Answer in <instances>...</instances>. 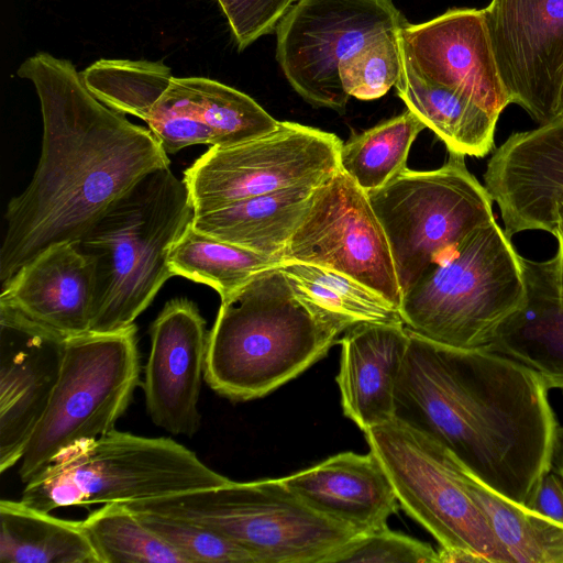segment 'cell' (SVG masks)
<instances>
[{
	"mask_svg": "<svg viewBox=\"0 0 563 563\" xmlns=\"http://www.w3.org/2000/svg\"><path fill=\"white\" fill-rule=\"evenodd\" d=\"M543 264L555 290L563 296V239H558L556 254L552 258L543 261Z\"/></svg>",
	"mask_w": 563,
	"mask_h": 563,
	"instance_id": "37",
	"label": "cell"
},
{
	"mask_svg": "<svg viewBox=\"0 0 563 563\" xmlns=\"http://www.w3.org/2000/svg\"><path fill=\"white\" fill-rule=\"evenodd\" d=\"M310 508L362 533L387 526L398 499L377 456L343 452L282 477Z\"/></svg>",
	"mask_w": 563,
	"mask_h": 563,
	"instance_id": "20",
	"label": "cell"
},
{
	"mask_svg": "<svg viewBox=\"0 0 563 563\" xmlns=\"http://www.w3.org/2000/svg\"><path fill=\"white\" fill-rule=\"evenodd\" d=\"M551 470L563 482V427H559L552 454Z\"/></svg>",
	"mask_w": 563,
	"mask_h": 563,
	"instance_id": "38",
	"label": "cell"
},
{
	"mask_svg": "<svg viewBox=\"0 0 563 563\" xmlns=\"http://www.w3.org/2000/svg\"><path fill=\"white\" fill-rule=\"evenodd\" d=\"M552 235L563 239V196L558 199L553 209V230Z\"/></svg>",
	"mask_w": 563,
	"mask_h": 563,
	"instance_id": "39",
	"label": "cell"
},
{
	"mask_svg": "<svg viewBox=\"0 0 563 563\" xmlns=\"http://www.w3.org/2000/svg\"><path fill=\"white\" fill-rule=\"evenodd\" d=\"M483 12L511 103L551 123L563 78V0H492Z\"/></svg>",
	"mask_w": 563,
	"mask_h": 563,
	"instance_id": "14",
	"label": "cell"
},
{
	"mask_svg": "<svg viewBox=\"0 0 563 563\" xmlns=\"http://www.w3.org/2000/svg\"><path fill=\"white\" fill-rule=\"evenodd\" d=\"M283 262L344 274L399 310L402 292L386 232L367 192L340 168L314 189Z\"/></svg>",
	"mask_w": 563,
	"mask_h": 563,
	"instance_id": "13",
	"label": "cell"
},
{
	"mask_svg": "<svg viewBox=\"0 0 563 563\" xmlns=\"http://www.w3.org/2000/svg\"><path fill=\"white\" fill-rule=\"evenodd\" d=\"M563 119V78L554 110V119L552 122Z\"/></svg>",
	"mask_w": 563,
	"mask_h": 563,
	"instance_id": "40",
	"label": "cell"
},
{
	"mask_svg": "<svg viewBox=\"0 0 563 563\" xmlns=\"http://www.w3.org/2000/svg\"><path fill=\"white\" fill-rule=\"evenodd\" d=\"M407 21L391 0H298L276 29V59L309 104L344 113L340 64Z\"/></svg>",
	"mask_w": 563,
	"mask_h": 563,
	"instance_id": "12",
	"label": "cell"
},
{
	"mask_svg": "<svg viewBox=\"0 0 563 563\" xmlns=\"http://www.w3.org/2000/svg\"><path fill=\"white\" fill-rule=\"evenodd\" d=\"M1 563H99L81 521L0 500Z\"/></svg>",
	"mask_w": 563,
	"mask_h": 563,
	"instance_id": "25",
	"label": "cell"
},
{
	"mask_svg": "<svg viewBox=\"0 0 563 563\" xmlns=\"http://www.w3.org/2000/svg\"><path fill=\"white\" fill-rule=\"evenodd\" d=\"M317 187H291L245 198L195 214L191 223L216 239L282 263L285 249Z\"/></svg>",
	"mask_w": 563,
	"mask_h": 563,
	"instance_id": "23",
	"label": "cell"
},
{
	"mask_svg": "<svg viewBox=\"0 0 563 563\" xmlns=\"http://www.w3.org/2000/svg\"><path fill=\"white\" fill-rule=\"evenodd\" d=\"M192 113L213 135L212 146L250 141L274 131L280 121L254 99L206 77H178Z\"/></svg>",
	"mask_w": 563,
	"mask_h": 563,
	"instance_id": "30",
	"label": "cell"
},
{
	"mask_svg": "<svg viewBox=\"0 0 563 563\" xmlns=\"http://www.w3.org/2000/svg\"><path fill=\"white\" fill-rule=\"evenodd\" d=\"M16 74L34 85L43 135L33 177L4 213L1 283L49 246L77 243L115 201L170 163L153 133L97 99L69 60L36 53Z\"/></svg>",
	"mask_w": 563,
	"mask_h": 563,
	"instance_id": "1",
	"label": "cell"
},
{
	"mask_svg": "<svg viewBox=\"0 0 563 563\" xmlns=\"http://www.w3.org/2000/svg\"><path fill=\"white\" fill-rule=\"evenodd\" d=\"M483 178L510 238L552 233L553 209L563 196V119L511 133L494 150Z\"/></svg>",
	"mask_w": 563,
	"mask_h": 563,
	"instance_id": "18",
	"label": "cell"
},
{
	"mask_svg": "<svg viewBox=\"0 0 563 563\" xmlns=\"http://www.w3.org/2000/svg\"><path fill=\"white\" fill-rule=\"evenodd\" d=\"M459 468L466 489L486 514L508 563H563L562 523L504 498L461 463Z\"/></svg>",
	"mask_w": 563,
	"mask_h": 563,
	"instance_id": "27",
	"label": "cell"
},
{
	"mask_svg": "<svg viewBox=\"0 0 563 563\" xmlns=\"http://www.w3.org/2000/svg\"><path fill=\"white\" fill-rule=\"evenodd\" d=\"M95 305V268L76 243L49 246L1 283L0 311L65 339L91 331Z\"/></svg>",
	"mask_w": 563,
	"mask_h": 563,
	"instance_id": "19",
	"label": "cell"
},
{
	"mask_svg": "<svg viewBox=\"0 0 563 563\" xmlns=\"http://www.w3.org/2000/svg\"><path fill=\"white\" fill-rule=\"evenodd\" d=\"M81 522L99 563H188L124 503L104 504Z\"/></svg>",
	"mask_w": 563,
	"mask_h": 563,
	"instance_id": "31",
	"label": "cell"
},
{
	"mask_svg": "<svg viewBox=\"0 0 563 563\" xmlns=\"http://www.w3.org/2000/svg\"><path fill=\"white\" fill-rule=\"evenodd\" d=\"M132 511L188 563H255L245 549L203 526L158 514Z\"/></svg>",
	"mask_w": 563,
	"mask_h": 563,
	"instance_id": "33",
	"label": "cell"
},
{
	"mask_svg": "<svg viewBox=\"0 0 563 563\" xmlns=\"http://www.w3.org/2000/svg\"><path fill=\"white\" fill-rule=\"evenodd\" d=\"M66 339L0 311V473L21 461L58 382Z\"/></svg>",
	"mask_w": 563,
	"mask_h": 563,
	"instance_id": "17",
	"label": "cell"
},
{
	"mask_svg": "<svg viewBox=\"0 0 563 563\" xmlns=\"http://www.w3.org/2000/svg\"><path fill=\"white\" fill-rule=\"evenodd\" d=\"M367 195L386 232L402 294L440 255L495 218L489 192L456 153L437 169L407 167Z\"/></svg>",
	"mask_w": 563,
	"mask_h": 563,
	"instance_id": "10",
	"label": "cell"
},
{
	"mask_svg": "<svg viewBox=\"0 0 563 563\" xmlns=\"http://www.w3.org/2000/svg\"><path fill=\"white\" fill-rule=\"evenodd\" d=\"M124 504L203 526L245 549L255 563H325L358 533L310 508L283 478L230 479L217 487Z\"/></svg>",
	"mask_w": 563,
	"mask_h": 563,
	"instance_id": "7",
	"label": "cell"
},
{
	"mask_svg": "<svg viewBox=\"0 0 563 563\" xmlns=\"http://www.w3.org/2000/svg\"><path fill=\"white\" fill-rule=\"evenodd\" d=\"M343 332L294 294L278 266L267 268L221 300L205 380L230 400L264 397L322 358Z\"/></svg>",
	"mask_w": 563,
	"mask_h": 563,
	"instance_id": "3",
	"label": "cell"
},
{
	"mask_svg": "<svg viewBox=\"0 0 563 563\" xmlns=\"http://www.w3.org/2000/svg\"><path fill=\"white\" fill-rule=\"evenodd\" d=\"M398 33L384 34L340 64L342 86L350 97L378 99L397 84L402 64Z\"/></svg>",
	"mask_w": 563,
	"mask_h": 563,
	"instance_id": "32",
	"label": "cell"
},
{
	"mask_svg": "<svg viewBox=\"0 0 563 563\" xmlns=\"http://www.w3.org/2000/svg\"><path fill=\"white\" fill-rule=\"evenodd\" d=\"M527 301L499 329L487 347L536 372L548 389L563 394V296L543 261L521 256Z\"/></svg>",
	"mask_w": 563,
	"mask_h": 563,
	"instance_id": "22",
	"label": "cell"
},
{
	"mask_svg": "<svg viewBox=\"0 0 563 563\" xmlns=\"http://www.w3.org/2000/svg\"><path fill=\"white\" fill-rule=\"evenodd\" d=\"M135 324L66 339L58 382L21 459L24 484L67 448L114 429L140 385Z\"/></svg>",
	"mask_w": 563,
	"mask_h": 563,
	"instance_id": "8",
	"label": "cell"
},
{
	"mask_svg": "<svg viewBox=\"0 0 563 563\" xmlns=\"http://www.w3.org/2000/svg\"><path fill=\"white\" fill-rule=\"evenodd\" d=\"M395 87L407 109L444 143L449 153L479 158L494 148L498 117L464 93L424 77L404 59Z\"/></svg>",
	"mask_w": 563,
	"mask_h": 563,
	"instance_id": "24",
	"label": "cell"
},
{
	"mask_svg": "<svg viewBox=\"0 0 563 563\" xmlns=\"http://www.w3.org/2000/svg\"><path fill=\"white\" fill-rule=\"evenodd\" d=\"M521 255L496 219L440 255L402 294L399 313L412 332L460 347H488L527 301Z\"/></svg>",
	"mask_w": 563,
	"mask_h": 563,
	"instance_id": "5",
	"label": "cell"
},
{
	"mask_svg": "<svg viewBox=\"0 0 563 563\" xmlns=\"http://www.w3.org/2000/svg\"><path fill=\"white\" fill-rule=\"evenodd\" d=\"M398 37L402 59L424 77L464 93L498 118L511 103L483 9L452 8L430 21L406 23Z\"/></svg>",
	"mask_w": 563,
	"mask_h": 563,
	"instance_id": "16",
	"label": "cell"
},
{
	"mask_svg": "<svg viewBox=\"0 0 563 563\" xmlns=\"http://www.w3.org/2000/svg\"><path fill=\"white\" fill-rule=\"evenodd\" d=\"M440 563L429 543L395 532L387 526L357 533L334 551L325 563Z\"/></svg>",
	"mask_w": 563,
	"mask_h": 563,
	"instance_id": "34",
	"label": "cell"
},
{
	"mask_svg": "<svg viewBox=\"0 0 563 563\" xmlns=\"http://www.w3.org/2000/svg\"><path fill=\"white\" fill-rule=\"evenodd\" d=\"M424 129L418 117L407 109L342 143L339 168L364 191L378 189L407 168L411 145Z\"/></svg>",
	"mask_w": 563,
	"mask_h": 563,
	"instance_id": "29",
	"label": "cell"
},
{
	"mask_svg": "<svg viewBox=\"0 0 563 563\" xmlns=\"http://www.w3.org/2000/svg\"><path fill=\"white\" fill-rule=\"evenodd\" d=\"M342 141L334 133L280 121L272 132L210 146L183 174L195 214L276 190L327 181L339 169Z\"/></svg>",
	"mask_w": 563,
	"mask_h": 563,
	"instance_id": "11",
	"label": "cell"
},
{
	"mask_svg": "<svg viewBox=\"0 0 563 563\" xmlns=\"http://www.w3.org/2000/svg\"><path fill=\"white\" fill-rule=\"evenodd\" d=\"M364 433L400 506L438 541L440 563H508L448 450L397 419Z\"/></svg>",
	"mask_w": 563,
	"mask_h": 563,
	"instance_id": "9",
	"label": "cell"
},
{
	"mask_svg": "<svg viewBox=\"0 0 563 563\" xmlns=\"http://www.w3.org/2000/svg\"><path fill=\"white\" fill-rule=\"evenodd\" d=\"M298 0H217L225 15L239 51L263 35L276 32L277 25Z\"/></svg>",
	"mask_w": 563,
	"mask_h": 563,
	"instance_id": "35",
	"label": "cell"
},
{
	"mask_svg": "<svg viewBox=\"0 0 563 563\" xmlns=\"http://www.w3.org/2000/svg\"><path fill=\"white\" fill-rule=\"evenodd\" d=\"M280 262L254 251L216 239L190 222L168 252L175 276L213 288L227 299L256 274Z\"/></svg>",
	"mask_w": 563,
	"mask_h": 563,
	"instance_id": "28",
	"label": "cell"
},
{
	"mask_svg": "<svg viewBox=\"0 0 563 563\" xmlns=\"http://www.w3.org/2000/svg\"><path fill=\"white\" fill-rule=\"evenodd\" d=\"M278 267L302 302L344 331L361 323H404L393 303L344 274L299 262Z\"/></svg>",
	"mask_w": 563,
	"mask_h": 563,
	"instance_id": "26",
	"label": "cell"
},
{
	"mask_svg": "<svg viewBox=\"0 0 563 563\" xmlns=\"http://www.w3.org/2000/svg\"><path fill=\"white\" fill-rule=\"evenodd\" d=\"M528 509L563 525V482L552 470L543 475Z\"/></svg>",
	"mask_w": 563,
	"mask_h": 563,
	"instance_id": "36",
	"label": "cell"
},
{
	"mask_svg": "<svg viewBox=\"0 0 563 563\" xmlns=\"http://www.w3.org/2000/svg\"><path fill=\"white\" fill-rule=\"evenodd\" d=\"M409 336L394 419L438 442L492 490L528 508L551 470L559 429L542 378L487 347H453L410 330Z\"/></svg>",
	"mask_w": 563,
	"mask_h": 563,
	"instance_id": "2",
	"label": "cell"
},
{
	"mask_svg": "<svg viewBox=\"0 0 563 563\" xmlns=\"http://www.w3.org/2000/svg\"><path fill=\"white\" fill-rule=\"evenodd\" d=\"M143 390L152 422L174 435L192 437L201 424L198 401L205 380L209 331L187 298L166 302L151 325Z\"/></svg>",
	"mask_w": 563,
	"mask_h": 563,
	"instance_id": "15",
	"label": "cell"
},
{
	"mask_svg": "<svg viewBox=\"0 0 563 563\" xmlns=\"http://www.w3.org/2000/svg\"><path fill=\"white\" fill-rule=\"evenodd\" d=\"M229 481L170 438L113 429L59 453L25 484L21 500L51 512L66 506L145 500Z\"/></svg>",
	"mask_w": 563,
	"mask_h": 563,
	"instance_id": "6",
	"label": "cell"
},
{
	"mask_svg": "<svg viewBox=\"0 0 563 563\" xmlns=\"http://www.w3.org/2000/svg\"><path fill=\"white\" fill-rule=\"evenodd\" d=\"M194 216L184 180L167 167L144 177L91 225L76 243L95 268L91 332L134 324L174 276L168 252Z\"/></svg>",
	"mask_w": 563,
	"mask_h": 563,
	"instance_id": "4",
	"label": "cell"
},
{
	"mask_svg": "<svg viewBox=\"0 0 563 563\" xmlns=\"http://www.w3.org/2000/svg\"><path fill=\"white\" fill-rule=\"evenodd\" d=\"M409 339L404 323H361L340 340L342 409L364 432L394 419L395 386Z\"/></svg>",
	"mask_w": 563,
	"mask_h": 563,
	"instance_id": "21",
	"label": "cell"
}]
</instances>
